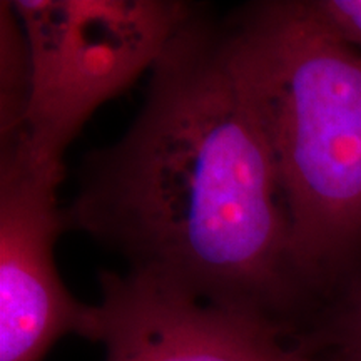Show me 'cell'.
I'll return each mask as SVG.
<instances>
[{"mask_svg": "<svg viewBox=\"0 0 361 361\" xmlns=\"http://www.w3.org/2000/svg\"><path fill=\"white\" fill-rule=\"evenodd\" d=\"M149 72L128 133L85 157L67 231L109 247L128 273L263 319L291 341L314 308L226 20L194 8Z\"/></svg>", "mask_w": 361, "mask_h": 361, "instance_id": "6da1fadb", "label": "cell"}, {"mask_svg": "<svg viewBox=\"0 0 361 361\" xmlns=\"http://www.w3.org/2000/svg\"><path fill=\"white\" fill-rule=\"evenodd\" d=\"M226 25L268 139L290 214L293 263L316 316L361 273V51L311 0L247 4Z\"/></svg>", "mask_w": 361, "mask_h": 361, "instance_id": "7a4b0ae2", "label": "cell"}, {"mask_svg": "<svg viewBox=\"0 0 361 361\" xmlns=\"http://www.w3.org/2000/svg\"><path fill=\"white\" fill-rule=\"evenodd\" d=\"M30 59V101L17 139L35 164L64 154L104 102L151 71L194 6L179 0H16Z\"/></svg>", "mask_w": 361, "mask_h": 361, "instance_id": "3957f363", "label": "cell"}, {"mask_svg": "<svg viewBox=\"0 0 361 361\" xmlns=\"http://www.w3.org/2000/svg\"><path fill=\"white\" fill-rule=\"evenodd\" d=\"M62 180L20 142L0 147V361H44L67 335L97 343L99 308L75 300L56 268Z\"/></svg>", "mask_w": 361, "mask_h": 361, "instance_id": "277c9868", "label": "cell"}, {"mask_svg": "<svg viewBox=\"0 0 361 361\" xmlns=\"http://www.w3.org/2000/svg\"><path fill=\"white\" fill-rule=\"evenodd\" d=\"M106 361H301L281 329L141 274H101Z\"/></svg>", "mask_w": 361, "mask_h": 361, "instance_id": "5b68a950", "label": "cell"}, {"mask_svg": "<svg viewBox=\"0 0 361 361\" xmlns=\"http://www.w3.org/2000/svg\"><path fill=\"white\" fill-rule=\"evenodd\" d=\"M0 146L20 137L30 101V59L12 2L0 4Z\"/></svg>", "mask_w": 361, "mask_h": 361, "instance_id": "8992f818", "label": "cell"}, {"mask_svg": "<svg viewBox=\"0 0 361 361\" xmlns=\"http://www.w3.org/2000/svg\"><path fill=\"white\" fill-rule=\"evenodd\" d=\"M291 343L311 358H361V273L328 301Z\"/></svg>", "mask_w": 361, "mask_h": 361, "instance_id": "52a82bcc", "label": "cell"}, {"mask_svg": "<svg viewBox=\"0 0 361 361\" xmlns=\"http://www.w3.org/2000/svg\"><path fill=\"white\" fill-rule=\"evenodd\" d=\"M319 17L361 51V0H311Z\"/></svg>", "mask_w": 361, "mask_h": 361, "instance_id": "ba28073f", "label": "cell"}, {"mask_svg": "<svg viewBox=\"0 0 361 361\" xmlns=\"http://www.w3.org/2000/svg\"><path fill=\"white\" fill-rule=\"evenodd\" d=\"M314 361H361V358H351V356H319L313 358Z\"/></svg>", "mask_w": 361, "mask_h": 361, "instance_id": "9c48e42d", "label": "cell"}, {"mask_svg": "<svg viewBox=\"0 0 361 361\" xmlns=\"http://www.w3.org/2000/svg\"><path fill=\"white\" fill-rule=\"evenodd\" d=\"M301 361H314L313 358H310V356H306V355H303V360Z\"/></svg>", "mask_w": 361, "mask_h": 361, "instance_id": "30bf717a", "label": "cell"}]
</instances>
